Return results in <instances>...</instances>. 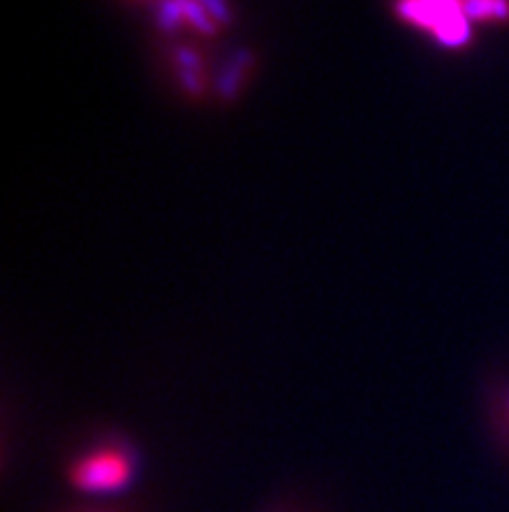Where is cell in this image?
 <instances>
[{"mask_svg":"<svg viewBox=\"0 0 509 512\" xmlns=\"http://www.w3.org/2000/svg\"><path fill=\"white\" fill-rule=\"evenodd\" d=\"M395 16L421 32L432 34L447 50L471 42V21L465 19L463 0H395Z\"/></svg>","mask_w":509,"mask_h":512,"instance_id":"cell-1","label":"cell"},{"mask_svg":"<svg viewBox=\"0 0 509 512\" xmlns=\"http://www.w3.org/2000/svg\"><path fill=\"white\" fill-rule=\"evenodd\" d=\"M504 406H507V416H509V396H507V401H504Z\"/></svg>","mask_w":509,"mask_h":512,"instance_id":"cell-9","label":"cell"},{"mask_svg":"<svg viewBox=\"0 0 509 512\" xmlns=\"http://www.w3.org/2000/svg\"><path fill=\"white\" fill-rule=\"evenodd\" d=\"M182 16H185V24L193 29V32L203 34V37H216L221 32V26L213 21L211 13L200 6V0H180Z\"/></svg>","mask_w":509,"mask_h":512,"instance_id":"cell-5","label":"cell"},{"mask_svg":"<svg viewBox=\"0 0 509 512\" xmlns=\"http://www.w3.org/2000/svg\"><path fill=\"white\" fill-rule=\"evenodd\" d=\"M465 19L486 24V21H497V24H509V0H463Z\"/></svg>","mask_w":509,"mask_h":512,"instance_id":"cell-4","label":"cell"},{"mask_svg":"<svg viewBox=\"0 0 509 512\" xmlns=\"http://www.w3.org/2000/svg\"><path fill=\"white\" fill-rule=\"evenodd\" d=\"M156 26L162 34H177L185 26L180 0H159L156 6Z\"/></svg>","mask_w":509,"mask_h":512,"instance_id":"cell-6","label":"cell"},{"mask_svg":"<svg viewBox=\"0 0 509 512\" xmlns=\"http://www.w3.org/2000/svg\"><path fill=\"white\" fill-rule=\"evenodd\" d=\"M200 6L211 13L213 21H216L219 26L234 24V11H232V6H229V0H200Z\"/></svg>","mask_w":509,"mask_h":512,"instance_id":"cell-8","label":"cell"},{"mask_svg":"<svg viewBox=\"0 0 509 512\" xmlns=\"http://www.w3.org/2000/svg\"><path fill=\"white\" fill-rule=\"evenodd\" d=\"M252 65H255V55H252L250 50H239L237 55H234L232 65H229V68L219 76V81H216V94H219L221 102H232V99L237 97L239 91H242V86H245L247 76L252 73Z\"/></svg>","mask_w":509,"mask_h":512,"instance_id":"cell-3","label":"cell"},{"mask_svg":"<svg viewBox=\"0 0 509 512\" xmlns=\"http://www.w3.org/2000/svg\"><path fill=\"white\" fill-rule=\"evenodd\" d=\"M172 60L177 65V71H198L203 73V55L193 47H174Z\"/></svg>","mask_w":509,"mask_h":512,"instance_id":"cell-7","label":"cell"},{"mask_svg":"<svg viewBox=\"0 0 509 512\" xmlns=\"http://www.w3.org/2000/svg\"><path fill=\"white\" fill-rule=\"evenodd\" d=\"M130 479H133V458L128 450L115 448V445L91 450L68 468V481L78 492L89 494L120 492L128 487Z\"/></svg>","mask_w":509,"mask_h":512,"instance_id":"cell-2","label":"cell"}]
</instances>
